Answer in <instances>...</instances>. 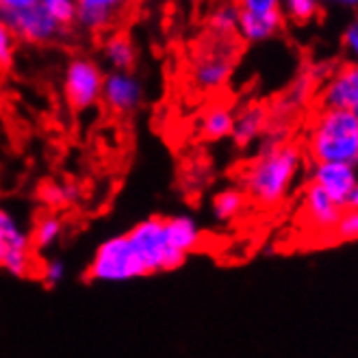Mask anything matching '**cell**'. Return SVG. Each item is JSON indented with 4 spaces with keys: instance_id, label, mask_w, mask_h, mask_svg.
<instances>
[{
    "instance_id": "obj_1",
    "label": "cell",
    "mask_w": 358,
    "mask_h": 358,
    "mask_svg": "<svg viewBox=\"0 0 358 358\" xmlns=\"http://www.w3.org/2000/svg\"><path fill=\"white\" fill-rule=\"evenodd\" d=\"M202 243V228L192 215L148 217L122 235L102 241L90 263L94 282H129L178 269Z\"/></svg>"
},
{
    "instance_id": "obj_2",
    "label": "cell",
    "mask_w": 358,
    "mask_h": 358,
    "mask_svg": "<svg viewBox=\"0 0 358 358\" xmlns=\"http://www.w3.org/2000/svg\"><path fill=\"white\" fill-rule=\"evenodd\" d=\"M304 165V155L298 145L282 143L271 150H259L241 176V192L261 208L282 204L296 185Z\"/></svg>"
},
{
    "instance_id": "obj_3",
    "label": "cell",
    "mask_w": 358,
    "mask_h": 358,
    "mask_svg": "<svg viewBox=\"0 0 358 358\" xmlns=\"http://www.w3.org/2000/svg\"><path fill=\"white\" fill-rule=\"evenodd\" d=\"M306 150L313 163H345L358 167L356 113L320 109L310 122Z\"/></svg>"
},
{
    "instance_id": "obj_4",
    "label": "cell",
    "mask_w": 358,
    "mask_h": 358,
    "mask_svg": "<svg viewBox=\"0 0 358 358\" xmlns=\"http://www.w3.org/2000/svg\"><path fill=\"white\" fill-rule=\"evenodd\" d=\"M104 72L90 57H72L63 70V94L72 109L87 111L102 98Z\"/></svg>"
},
{
    "instance_id": "obj_5",
    "label": "cell",
    "mask_w": 358,
    "mask_h": 358,
    "mask_svg": "<svg viewBox=\"0 0 358 358\" xmlns=\"http://www.w3.org/2000/svg\"><path fill=\"white\" fill-rule=\"evenodd\" d=\"M0 269L15 278L29 276L33 269L31 235L5 206H0Z\"/></svg>"
},
{
    "instance_id": "obj_6",
    "label": "cell",
    "mask_w": 358,
    "mask_h": 358,
    "mask_svg": "<svg viewBox=\"0 0 358 358\" xmlns=\"http://www.w3.org/2000/svg\"><path fill=\"white\" fill-rule=\"evenodd\" d=\"M0 20L9 27L17 41H24V44L33 46H48L68 35L39 3L22 11L0 13Z\"/></svg>"
},
{
    "instance_id": "obj_7",
    "label": "cell",
    "mask_w": 358,
    "mask_h": 358,
    "mask_svg": "<svg viewBox=\"0 0 358 358\" xmlns=\"http://www.w3.org/2000/svg\"><path fill=\"white\" fill-rule=\"evenodd\" d=\"M143 83L135 72H107L102 83V102L117 115L137 111L143 102Z\"/></svg>"
},
{
    "instance_id": "obj_8",
    "label": "cell",
    "mask_w": 358,
    "mask_h": 358,
    "mask_svg": "<svg viewBox=\"0 0 358 358\" xmlns=\"http://www.w3.org/2000/svg\"><path fill=\"white\" fill-rule=\"evenodd\" d=\"M308 182L322 187L336 206L348 208L350 194L358 185V167L345 163H313Z\"/></svg>"
},
{
    "instance_id": "obj_9",
    "label": "cell",
    "mask_w": 358,
    "mask_h": 358,
    "mask_svg": "<svg viewBox=\"0 0 358 358\" xmlns=\"http://www.w3.org/2000/svg\"><path fill=\"white\" fill-rule=\"evenodd\" d=\"M233 50H226L224 46L210 48L200 52L192 68V80L200 92H215L222 90L230 74H233Z\"/></svg>"
},
{
    "instance_id": "obj_10",
    "label": "cell",
    "mask_w": 358,
    "mask_h": 358,
    "mask_svg": "<svg viewBox=\"0 0 358 358\" xmlns=\"http://www.w3.org/2000/svg\"><path fill=\"white\" fill-rule=\"evenodd\" d=\"M322 109H339L358 113V63H348L336 70L322 87Z\"/></svg>"
},
{
    "instance_id": "obj_11",
    "label": "cell",
    "mask_w": 358,
    "mask_h": 358,
    "mask_svg": "<svg viewBox=\"0 0 358 358\" xmlns=\"http://www.w3.org/2000/svg\"><path fill=\"white\" fill-rule=\"evenodd\" d=\"M302 206H304L306 224L315 230V233H322L328 237L332 235V230L336 228V224H339L343 210H345L341 206H336L324 189L313 182H308L304 189Z\"/></svg>"
},
{
    "instance_id": "obj_12",
    "label": "cell",
    "mask_w": 358,
    "mask_h": 358,
    "mask_svg": "<svg viewBox=\"0 0 358 358\" xmlns=\"http://www.w3.org/2000/svg\"><path fill=\"white\" fill-rule=\"evenodd\" d=\"M76 27L85 33L98 35L113 27L120 13L129 7L131 0H74Z\"/></svg>"
},
{
    "instance_id": "obj_13",
    "label": "cell",
    "mask_w": 358,
    "mask_h": 358,
    "mask_svg": "<svg viewBox=\"0 0 358 358\" xmlns=\"http://www.w3.org/2000/svg\"><path fill=\"white\" fill-rule=\"evenodd\" d=\"M285 27V15L282 11L267 13V15H255V13H243L239 11V24L237 35L248 41V44H263L276 37Z\"/></svg>"
},
{
    "instance_id": "obj_14",
    "label": "cell",
    "mask_w": 358,
    "mask_h": 358,
    "mask_svg": "<svg viewBox=\"0 0 358 358\" xmlns=\"http://www.w3.org/2000/svg\"><path fill=\"white\" fill-rule=\"evenodd\" d=\"M102 59L111 72H133L137 66V48L124 31H111L102 39Z\"/></svg>"
},
{
    "instance_id": "obj_15",
    "label": "cell",
    "mask_w": 358,
    "mask_h": 358,
    "mask_svg": "<svg viewBox=\"0 0 358 358\" xmlns=\"http://www.w3.org/2000/svg\"><path fill=\"white\" fill-rule=\"evenodd\" d=\"M269 126V115L259 104H248L239 113H235V126H233V139L239 148H248L255 141H259Z\"/></svg>"
},
{
    "instance_id": "obj_16",
    "label": "cell",
    "mask_w": 358,
    "mask_h": 358,
    "mask_svg": "<svg viewBox=\"0 0 358 358\" xmlns=\"http://www.w3.org/2000/svg\"><path fill=\"white\" fill-rule=\"evenodd\" d=\"M235 126V111L224 107V104H215V107L206 109V113L200 117V137L206 141H222L233 135Z\"/></svg>"
},
{
    "instance_id": "obj_17",
    "label": "cell",
    "mask_w": 358,
    "mask_h": 358,
    "mask_svg": "<svg viewBox=\"0 0 358 358\" xmlns=\"http://www.w3.org/2000/svg\"><path fill=\"white\" fill-rule=\"evenodd\" d=\"M245 204H248V198L241 189L228 187V189H222V192L215 194L213 200H210V215L220 224L235 222L243 213Z\"/></svg>"
},
{
    "instance_id": "obj_18",
    "label": "cell",
    "mask_w": 358,
    "mask_h": 358,
    "mask_svg": "<svg viewBox=\"0 0 358 358\" xmlns=\"http://www.w3.org/2000/svg\"><path fill=\"white\" fill-rule=\"evenodd\" d=\"M239 24V5L237 0H222L208 13V27L215 37H233L237 35Z\"/></svg>"
},
{
    "instance_id": "obj_19",
    "label": "cell",
    "mask_w": 358,
    "mask_h": 358,
    "mask_svg": "<svg viewBox=\"0 0 358 358\" xmlns=\"http://www.w3.org/2000/svg\"><path fill=\"white\" fill-rule=\"evenodd\" d=\"M63 230H66V224L59 215H44L41 220H37L33 233H31V243L35 252H48L52 250L61 237H63Z\"/></svg>"
},
{
    "instance_id": "obj_20",
    "label": "cell",
    "mask_w": 358,
    "mask_h": 358,
    "mask_svg": "<svg viewBox=\"0 0 358 358\" xmlns=\"http://www.w3.org/2000/svg\"><path fill=\"white\" fill-rule=\"evenodd\" d=\"M282 15L296 24H308L322 11V0H280Z\"/></svg>"
},
{
    "instance_id": "obj_21",
    "label": "cell",
    "mask_w": 358,
    "mask_h": 358,
    "mask_svg": "<svg viewBox=\"0 0 358 358\" xmlns=\"http://www.w3.org/2000/svg\"><path fill=\"white\" fill-rule=\"evenodd\" d=\"M39 5L52 15L55 22L66 33H70L76 27V3L74 0H39Z\"/></svg>"
},
{
    "instance_id": "obj_22",
    "label": "cell",
    "mask_w": 358,
    "mask_h": 358,
    "mask_svg": "<svg viewBox=\"0 0 358 358\" xmlns=\"http://www.w3.org/2000/svg\"><path fill=\"white\" fill-rule=\"evenodd\" d=\"M78 196H80L78 187L70 185V182H50V185H44V189H41V198H44V202L50 206L74 204L78 200Z\"/></svg>"
},
{
    "instance_id": "obj_23",
    "label": "cell",
    "mask_w": 358,
    "mask_h": 358,
    "mask_svg": "<svg viewBox=\"0 0 358 358\" xmlns=\"http://www.w3.org/2000/svg\"><path fill=\"white\" fill-rule=\"evenodd\" d=\"M336 241H358V208H345L343 215L336 224V228L332 230V235Z\"/></svg>"
},
{
    "instance_id": "obj_24",
    "label": "cell",
    "mask_w": 358,
    "mask_h": 358,
    "mask_svg": "<svg viewBox=\"0 0 358 358\" xmlns=\"http://www.w3.org/2000/svg\"><path fill=\"white\" fill-rule=\"evenodd\" d=\"M66 273H68L66 261L59 257H52L44 263V267H41V280L46 282V287H57L63 282Z\"/></svg>"
},
{
    "instance_id": "obj_25",
    "label": "cell",
    "mask_w": 358,
    "mask_h": 358,
    "mask_svg": "<svg viewBox=\"0 0 358 358\" xmlns=\"http://www.w3.org/2000/svg\"><path fill=\"white\" fill-rule=\"evenodd\" d=\"M15 37L9 31V27L0 20V68H11L13 57H15Z\"/></svg>"
},
{
    "instance_id": "obj_26",
    "label": "cell",
    "mask_w": 358,
    "mask_h": 358,
    "mask_svg": "<svg viewBox=\"0 0 358 358\" xmlns=\"http://www.w3.org/2000/svg\"><path fill=\"white\" fill-rule=\"evenodd\" d=\"M239 11L243 13H255V15H267L282 11L280 0H237Z\"/></svg>"
},
{
    "instance_id": "obj_27",
    "label": "cell",
    "mask_w": 358,
    "mask_h": 358,
    "mask_svg": "<svg viewBox=\"0 0 358 358\" xmlns=\"http://www.w3.org/2000/svg\"><path fill=\"white\" fill-rule=\"evenodd\" d=\"M341 44H343L345 55L352 59V63H358V24L354 20L345 27V31L341 35Z\"/></svg>"
},
{
    "instance_id": "obj_28",
    "label": "cell",
    "mask_w": 358,
    "mask_h": 358,
    "mask_svg": "<svg viewBox=\"0 0 358 358\" xmlns=\"http://www.w3.org/2000/svg\"><path fill=\"white\" fill-rule=\"evenodd\" d=\"M39 0H0V13H13V11H22L33 5H37Z\"/></svg>"
},
{
    "instance_id": "obj_29",
    "label": "cell",
    "mask_w": 358,
    "mask_h": 358,
    "mask_svg": "<svg viewBox=\"0 0 358 358\" xmlns=\"http://www.w3.org/2000/svg\"><path fill=\"white\" fill-rule=\"evenodd\" d=\"M322 5L341 7V9H358V0H322Z\"/></svg>"
},
{
    "instance_id": "obj_30",
    "label": "cell",
    "mask_w": 358,
    "mask_h": 358,
    "mask_svg": "<svg viewBox=\"0 0 358 358\" xmlns=\"http://www.w3.org/2000/svg\"><path fill=\"white\" fill-rule=\"evenodd\" d=\"M348 208H358V185L354 187V192L350 194V200H348Z\"/></svg>"
},
{
    "instance_id": "obj_31",
    "label": "cell",
    "mask_w": 358,
    "mask_h": 358,
    "mask_svg": "<svg viewBox=\"0 0 358 358\" xmlns=\"http://www.w3.org/2000/svg\"><path fill=\"white\" fill-rule=\"evenodd\" d=\"M354 22L358 24V9H356V17H354Z\"/></svg>"
},
{
    "instance_id": "obj_32",
    "label": "cell",
    "mask_w": 358,
    "mask_h": 358,
    "mask_svg": "<svg viewBox=\"0 0 358 358\" xmlns=\"http://www.w3.org/2000/svg\"><path fill=\"white\" fill-rule=\"evenodd\" d=\"M356 120H358V113H356Z\"/></svg>"
}]
</instances>
